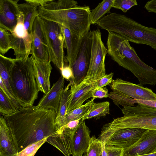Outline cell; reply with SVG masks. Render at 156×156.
I'll use <instances>...</instances> for the list:
<instances>
[{
	"label": "cell",
	"instance_id": "cell-1",
	"mask_svg": "<svg viewBox=\"0 0 156 156\" xmlns=\"http://www.w3.org/2000/svg\"><path fill=\"white\" fill-rule=\"evenodd\" d=\"M2 115L18 152L56 131L55 121L57 115L53 109H39L33 105Z\"/></svg>",
	"mask_w": 156,
	"mask_h": 156
},
{
	"label": "cell",
	"instance_id": "cell-2",
	"mask_svg": "<svg viewBox=\"0 0 156 156\" xmlns=\"http://www.w3.org/2000/svg\"><path fill=\"white\" fill-rule=\"evenodd\" d=\"M38 11L42 19L60 24L80 38L90 31V8L78 5L76 1L45 0Z\"/></svg>",
	"mask_w": 156,
	"mask_h": 156
},
{
	"label": "cell",
	"instance_id": "cell-3",
	"mask_svg": "<svg viewBox=\"0 0 156 156\" xmlns=\"http://www.w3.org/2000/svg\"><path fill=\"white\" fill-rule=\"evenodd\" d=\"M96 24L108 32L114 33L129 41L147 45L156 51V28L145 26L128 16L110 12Z\"/></svg>",
	"mask_w": 156,
	"mask_h": 156
},
{
	"label": "cell",
	"instance_id": "cell-4",
	"mask_svg": "<svg viewBox=\"0 0 156 156\" xmlns=\"http://www.w3.org/2000/svg\"><path fill=\"white\" fill-rule=\"evenodd\" d=\"M34 57L15 58L9 73L10 84L14 96L22 108L33 106L39 91L34 76Z\"/></svg>",
	"mask_w": 156,
	"mask_h": 156
},
{
	"label": "cell",
	"instance_id": "cell-5",
	"mask_svg": "<svg viewBox=\"0 0 156 156\" xmlns=\"http://www.w3.org/2000/svg\"><path fill=\"white\" fill-rule=\"evenodd\" d=\"M41 18L49 55V61L52 62L60 70L67 61L64 56V37L62 26Z\"/></svg>",
	"mask_w": 156,
	"mask_h": 156
},
{
	"label": "cell",
	"instance_id": "cell-6",
	"mask_svg": "<svg viewBox=\"0 0 156 156\" xmlns=\"http://www.w3.org/2000/svg\"><path fill=\"white\" fill-rule=\"evenodd\" d=\"M124 128L156 130V117L139 115H124L104 125L99 139L105 142L115 131Z\"/></svg>",
	"mask_w": 156,
	"mask_h": 156
},
{
	"label": "cell",
	"instance_id": "cell-7",
	"mask_svg": "<svg viewBox=\"0 0 156 156\" xmlns=\"http://www.w3.org/2000/svg\"><path fill=\"white\" fill-rule=\"evenodd\" d=\"M91 40L89 67L83 80L87 83L95 82L106 75L105 59L108 50L102 40L101 32L99 30L91 31Z\"/></svg>",
	"mask_w": 156,
	"mask_h": 156
},
{
	"label": "cell",
	"instance_id": "cell-8",
	"mask_svg": "<svg viewBox=\"0 0 156 156\" xmlns=\"http://www.w3.org/2000/svg\"><path fill=\"white\" fill-rule=\"evenodd\" d=\"M22 14L17 23L10 33L12 49L16 58L26 60L29 57L33 41L32 35L25 28Z\"/></svg>",
	"mask_w": 156,
	"mask_h": 156
},
{
	"label": "cell",
	"instance_id": "cell-9",
	"mask_svg": "<svg viewBox=\"0 0 156 156\" xmlns=\"http://www.w3.org/2000/svg\"><path fill=\"white\" fill-rule=\"evenodd\" d=\"M92 45L91 31L82 37L80 48L76 61L72 67L73 79L69 82L78 85L83 81L88 71Z\"/></svg>",
	"mask_w": 156,
	"mask_h": 156
},
{
	"label": "cell",
	"instance_id": "cell-10",
	"mask_svg": "<svg viewBox=\"0 0 156 156\" xmlns=\"http://www.w3.org/2000/svg\"><path fill=\"white\" fill-rule=\"evenodd\" d=\"M113 91L119 92L136 100L156 101V94L150 89L117 78L110 84Z\"/></svg>",
	"mask_w": 156,
	"mask_h": 156
},
{
	"label": "cell",
	"instance_id": "cell-11",
	"mask_svg": "<svg viewBox=\"0 0 156 156\" xmlns=\"http://www.w3.org/2000/svg\"><path fill=\"white\" fill-rule=\"evenodd\" d=\"M33 41L30 54L37 60L49 61L47 42L42 27L41 18L39 16L36 18L32 27Z\"/></svg>",
	"mask_w": 156,
	"mask_h": 156
},
{
	"label": "cell",
	"instance_id": "cell-12",
	"mask_svg": "<svg viewBox=\"0 0 156 156\" xmlns=\"http://www.w3.org/2000/svg\"><path fill=\"white\" fill-rule=\"evenodd\" d=\"M147 129L124 128L117 130L105 142V146H114L125 150L135 144Z\"/></svg>",
	"mask_w": 156,
	"mask_h": 156
},
{
	"label": "cell",
	"instance_id": "cell-13",
	"mask_svg": "<svg viewBox=\"0 0 156 156\" xmlns=\"http://www.w3.org/2000/svg\"><path fill=\"white\" fill-rule=\"evenodd\" d=\"M19 0H0V27L11 33L22 14Z\"/></svg>",
	"mask_w": 156,
	"mask_h": 156
},
{
	"label": "cell",
	"instance_id": "cell-14",
	"mask_svg": "<svg viewBox=\"0 0 156 156\" xmlns=\"http://www.w3.org/2000/svg\"><path fill=\"white\" fill-rule=\"evenodd\" d=\"M71 87L70 95L68 102L67 113L83 105L88 99L92 97V91L97 88L96 81L87 83L83 81L78 85L69 83Z\"/></svg>",
	"mask_w": 156,
	"mask_h": 156
},
{
	"label": "cell",
	"instance_id": "cell-15",
	"mask_svg": "<svg viewBox=\"0 0 156 156\" xmlns=\"http://www.w3.org/2000/svg\"><path fill=\"white\" fill-rule=\"evenodd\" d=\"M156 152V130L147 129L133 146L124 150L123 156L151 154Z\"/></svg>",
	"mask_w": 156,
	"mask_h": 156
},
{
	"label": "cell",
	"instance_id": "cell-16",
	"mask_svg": "<svg viewBox=\"0 0 156 156\" xmlns=\"http://www.w3.org/2000/svg\"><path fill=\"white\" fill-rule=\"evenodd\" d=\"M76 129L65 125L49 136L46 142L56 148L65 156H70L73 137Z\"/></svg>",
	"mask_w": 156,
	"mask_h": 156
},
{
	"label": "cell",
	"instance_id": "cell-17",
	"mask_svg": "<svg viewBox=\"0 0 156 156\" xmlns=\"http://www.w3.org/2000/svg\"><path fill=\"white\" fill-rule=\"evenodd\" d=\"M64 79L61 76L53 84L49 91L41 98L37 107L39 109H53L57 115L61 98L64 90Z\"/></svg>",
	"mask_w": 156,
	"mask_h": 156
},
{
	"label": "cell",
	"instance_id": "cell-18",
	"mask_svg": "<svg viewBox=\"0 0 156 156\" xmlns=\"http://www.w3.org/2000/svg\"><path fill=\"white\" fill-rule=\"evenodd\" d=\"M51 62L33 58L34 76L38 90L44 94L50 89V76L52 69Z\"/></svg>",
	"mask_w": 156,
	"mask_h": 156
},
{
	"label": "cell",
	"instance_id": "cell-19",
	"mask_svg": "<svg viewBox=\"0 0 156 156\" xmlns=\"http://www.w3.org/2000/svg\"><path fill=\"white\" fill-rule=\"evenodd\" d=\"M91 137L90 131L83 121L75 132L73 136L71 155L73 156H82L87 152L90 145Z\"/></svg>",
	"mask_w": 156,
	"mask_h": 156
},
{
	"label": "cell",
	"instance_id": "cell-20",
	"mask_svg": "<svg viewBox=\"0 0 156 156\" xmlns=\"http://www.w3.org/2000/svg\"><path fill=\"white\" fill-rule=\"evenodd\" d=\"M25 2L19 4L23 16L24 27L28 33L32 34L33 26L36 17L39 16V6L45 0H25Z\"/></svg>",
	"mask_w": 156,
	"mask_h": 156
},
{
	"label": "cell",
	"instance_id": "cell-21",
	"mask_svg": "<svg viewBox=\"0 0 156 156\" xmlns=\"http://www.w3.org/2000/svg\"><path fill=\"white\" fill-rule=\"evenodd\" d=\"M18 153L4 117L0 118V156H15Z\"/></svg>",
	"mask_w": 156,
	"mask_h": 156
},
{
	"label": "cell",
	"instance_id": "cell-22",
	"mask_svg": "<svg viewBox=\"0 0 156 156\" xmlns=\"http://www.w3.org/2000/svg\"><path fill=\"white\" fill-rule=\"evenodd\" d=\"M64 37L65 47L67 50L66 59L71 67L75 63L82 41L80 38L73 34L67 28L62 26Z\"/></svg>",
	"mask_w": 156,
	"mask_h": 156
},
{
	"label": "cell",
	"instance_id": "cell-23",
	"mask_svg": "<svg viewBox=\"0 0 156 156\" xmlns=\"http://www.w3.org/2000/svg\"><path fill=\"white\" fill-rule=\"evenodd\" d=\"M15 60V58L6 57L0 54V78L2 79L11 95L16 100L12 91L9 81L10 72Z\"/></svg>",
	"mask_w": 156,
	"mask_h": 156
},
{
	"label": "cell",
	"instance_id": "cell-24",
	"mask_svg": "<svg viewBox=\"0 0 156 156\" xmlns=\"http://www.w3.org/2000/svg\"><path fill=\"white\" fill-rule=\"evenodd\" d=\"M69 86L68 85L64 89L59 105L58 113L55 121L56 131L66 125V117L67 113L68 102L70 94Z\"/></svg>",
	"mask_w": 156,
	"mask_h": 156
},
{
	"label": "cell",
	"instance_id": "cell-25",
	"mask_svg": "<svg viewBox=\"0 0 156 156\" xmlns=\"http://www.w3.org/2000/svg\"><path fill=\"white\" fill-rule=\"evenodd\" d=\"M114 0H104L91 11L90 20L91 24H96L97 22L106 13L110 12Z\"/></svg>",
	"mask_w": 156,
	"mask_h": 156
},
{
	"label": "cell",
	"instance_id": "cell-26",
	"mask_svg": "<svg viewBox=\"0 0 156 156\" xmlns=\"http://www.w3.org/2000/svg\"><path fill=\"white\" fill-rule=\"evenodd\" d=\"M109 103L108 101L95 103L89 112L82 119L83 120L92 118H99L109 114Z\"/></svg>",
	"mask_w": 156,
	"mask_h": 156
},
{
	"label": "cell",
	"instance_id": "cell-27",
	"mask_svg": "<svg viewBox=\"0 0 156 156\" xmlns=\"http://www.w3.org/2000/svg\"><path fill=\"white\" fill-rule=\"evenodd\" d=\"M122 111L124 115H139L156 117V108L148 107L140 104L131 106L124 107Z\"/></svg>",
	"mask_w": 156,
	"mask_h": 156
},
{
	"label": "cell",
	"instance_id": "cell-28",
	"mask_svg": "<svg viewBox=\"0 0 156 156\" xmlns=\"http://www.w3.org/2000/svg\"><path fill=\"white\" fill-rule=\"evenodd\" d=\"M93 98L85 104L67 113L66 115V124L69 122L82 118L90 110L95 103Z\"/></svg>",
	"mask_w": 156,
	"mask_h": 156
},
{
	"label": "cell",
	"instance_id": "cell-29",
	"mask_svg": "<svg viewBox=\"0 0 156 156\" xmlns=\"http://www.w3.org/2000/svg\"><path fill=\"white\" fill-rule=\"evenodd\" d=\"M108 97L112 99L114 103L117 106L121 105L123 107L131 106L135 104L134 99L119 92H111L109 93Z\"/></svg>",
	"mask_w": 156,
	"mask_h": 156
},
{
	"label": "cell",
	"instance_id": "cell-30",
	"mask_svg": "<svg viewBox=\"0 0 156 156\" xmlns=\"http://www.w3.org/2000/svg\"><path fill=\"white\" fill-rule=\"evenodd\" d=\"M14 104L0 89V112L2 115H9L17 111Z\"/></svg>",
	"mask_w": 156,
	"mask_h": 156
},
{
	"label": "cell",
	"instance_id": "cell-31",
	"mask_svg": "<svg viewBox=\"0 0 156 156\" xmlns=\"http://www.w3.org/2000/svg\"><path fill=\"white\" fill-rule=\"evenodd\" d=\"M12 49L10 33L0 27V53L4 55L9 49Z\"/></svg>",
	"mask_w": 156,
	"mask_h": 156
},
{
	"label": "cell",
	"instance_id": "cell-32",
	"mask_svg": "<svg viewBox=\"0 0 156 156\" xmlns=\"http://www.w3.org/2000/svg\"><path fill=\"white\" fill-rule=\"evenodd\" d=\"M48 137L28 145L17 153L15 156H34L39 148L46 142Z\"/></svg>",
	"mask_w": 156,
	"mask_h": 156
},
{
	"label": "cell",
	"instance_id": "cell-33",
	"mask_svg": "<svg viewBox=\"0 0 156 156\" xmlns=\"http://www.w3.org/2000/svg\"><path fill=\"white\" fill-rule=\"evenodd\" d=\"M102 148V143L101 140L92 136L91 137L86 156H101Z\"/></svg>",
	"mask_w": 156,
	"mask_h": 156
},
{
	"label": "cell",
	"instance_id": "cell-34",
	"mask_svg": "<svg viewBox=\"0 0 156 156\" xmlns=\"http://www.w3.org/2000/svg\"><path fill=\"white\" fill-rule=\"evenodd\" d=\"M137 5L136 0H114L112 8L119 9L126 13L132 7Z\"/></svg>",
	"mask_w": 156,
	"mask_h": 156
},
{
	"label": "cell",
	"instance_id": "cell-35",
	"mask_svg": "<svg viewBox=\"0 0 156 156\" xmlns=\"http://www.w3.org/2000/svg\"><path fill=\"white\" fill-rule=\"evenodd\" d=\"M107 156H123L124 149L112 146H105Z\"/></svg>",
	"mask_w": 156,
	"mask_h": 156
},
{
	"label": "cell",
	"instance_id": "cell-36",
	"mask_svg": "<svg viewBox=\"0 0 156 156\" xmlns=\"http://www.w3.org/2000/svg\"><path fill=\"white\" fill-rule=\"evenodd\" d=\"M108 90L105 87L96 88L92 91V97L94 99L108 97Z\"/></svg>",
	"mask_w": 156,
	"mask_h": 156
},
{
	"label": "cell",
	"instance_id": "cell-37",
	"mask_svg": "<svg viewBox=\"0 0 156 156\" xmlns=\"http://www.w3.org/2000/svg\"><path fill=\"white\" fill-rule=\"evenodd\" d=\"M113 75L114 73H111L109 74H106L104 76L96 81L97 88L103 87L110 84L112 80Z\"/></svg>",
	"mask_w": 156,
	"mask_h": 156
},
{
	"label": "cell",
	"instance_id": "cell-38",
	"mask_svg": "<svg viewBox=\"0 0 156 156\" xmlns=\"http://www.w3.org/2000/svg\"><path fill=\"white\" fill-rule=\"evenodd\" d=\"M62 76L64 78L69 82L73 79V73L72 67L69 65L64 67L60 70Z\"/></svg>",
	"mask_w": 156,
	"mask_h": 156
},
{
	"label": "cell",
	"instance_id": "cell-39",
	"mask_svg": "<svg viewBox=\"0 0 156 156\" xmlns=\"http://www.w3.org/2000/svg\"><path fill=\"white\" fill-rule=\"evenodd\" d=\"M135 104H140L148 107L156 108V101L134 99Z\"/></svg>",
	"mask_w": 156,
	"mask_h": 156
},
{
	"label": "cell",
	"instance_id": "cell-40",
	"mask_svg": "<svg viewBox=\"0 0 156 156\" xmlns=\"http://www.w3.org/2000/svg\"><path fill=\"white\" fill-rule=\"evenodd\" d=\"M144 8L150 12L156 14V0H152L146 2Z\"/></svg>",
	"mask_w": 156,
	"mask_h": 156
},
{
	"label": "cell",
	"instance_id": "cell-41",
	"mask_svg": "<svg viewBox=\"0 0 156 156\" xmlns=\"http://www.w3.org/2000/svg\"><path fill=\"white\" fill-rule=\"evenodd\" d=\"M134 156H156V152L151 154H144V155H136Z\"/></svg>",
	"mask_w": 156,
	"mask_h": 156
}]
</instances>
